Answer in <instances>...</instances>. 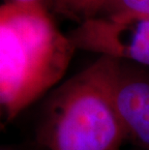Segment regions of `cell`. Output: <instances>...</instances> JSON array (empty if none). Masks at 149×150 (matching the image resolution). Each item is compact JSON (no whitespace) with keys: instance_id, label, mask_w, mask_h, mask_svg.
I'll list each match as a JSON object with an SVG mask.
<instances>
[{"instance_id":"obj_5","label":"cell","mask_w":149,"mask_h":150,"mask_svg":"<svg viewBox=\"0 0 149 150\" xmlns=\"http://www.w3.org/2000/svg\"><path fill=\"white\" fill-rule=\"evenodd\" d=\"M106 18L110 20H149V0H96L84 20Z\"/></svg>"},{"instance_id":"obj_1","label":"cell","mask_w":149,"mask_h":150,"mask_svg":"<svg viewBox=\"0 0 149 150\" xmlns=\"http://www.w3.org/2000/svg\"><path fill=\"white\" fill-rule=\"evenodd\" d=\"M77 50L47 7H0V110L11 122L64 76Z\"/></svg>"},{"instance_id":"obj_8","label":"cell","mask_w":149,"mask_h":150,"mask_svg":"<svg viewBox=\"0 0 149 150\" xmlns=\"http://www.w3.org/2000/svg\"><path fill=\"white\" fill-rule=\"evenodd\" d=\"M1 150H12L11 148H8V147H2Z\"/></svg>"},{"instance_id":"obj_3","label":"cell","mask_w":149,"mask_h":150,"mask_svg":"<svg viewBox=\"0 0 149 150\" xmlns=\"http://www.w3.org/2000/svg\"><path fill=\"white\" fill-rule=\"evenodd\" d=\"M126 134L141 150H149V68L109 56L94 63Z\"/></svg>"},{"instance_id":"obj_7","label":"cell","mask_w":149,"mask_h":150,"mask_svg":"<svg viewBox=\"0 0 149 150\" xmlns=\"http://www.w3.org/2000/svg\"><path fill=\"white\" fill-rule=\"evenodd\" d=\"M5 3H13V4L24 5V6H40L47 7L46 0H5Z\"/></svg>"},{"instance_id":"obj_4","label":"cell","mask_w":149,"mask_h":150,"mask_svg":"<svg viewBox=\"0 0 149 150\" xmlns=\"http://www.w3.org/2000/svg\"><path fill=\"white\" fill-rule=\"evenodd\" d=\"M77 50L149 68V20L92 18L68 34Z\"/></svg>"},{"instance_id":"obj_9","label":"cell","mask_w":149,"mask_h":150,"mask_svg":"<svg viewBox=\"0 0 149 150\" xmlns=\"http://www.w3.org/2000/svg\"><path fill=\"white\" fill-rule=\"evenodd\" d=\"M95 1H96V0H95ZM95 1H94V2H95ZM94 2H93V3H94ZM93 3H92V4H93ZM92 4H91V5H92ZM89 8H90V7H89ZM89 8H88V9H89Z\"/></svg>"},{"instance_id":"obj_6","label":"cell","mask_w":149,"mask_h":150,"mask_svg":"<svg viewBox=\"0 0 149 150\" xmlns=\"http://www.w3.org/2000/svg\"><path fill=\"white\" fill-rule=\"evenodd\" d=\"M95 0H52L55 12L67 16L81 22L84 15Z\"/></svg>"},{"instance_id":"obj_2","label":"cell","mask_w":149,"mask_h":150,"mask_svg":"<svg viewBox=\"0 0 149 150\" xmlns=\"http://www.w3.org/2000/svg\"><path fill=\"white\" fill-rule=\"evenodd\" d=\"M37 137L49 150H120L125 131L93 64L52 92Z\"/></svg>"},{"instance_id":"obj_10","label":"cell","mask_w":149,"mask_h":150,"mask_svg":"<svg viewBox=\"0 0 149 150\" xmlns=\"http://www.w3.org/2000/svg\"><path fill=\"white\" fill-rule=\"evenodd\" d=\"M139 150H141V149H139Z\"/></svg>"}]
</instances>
